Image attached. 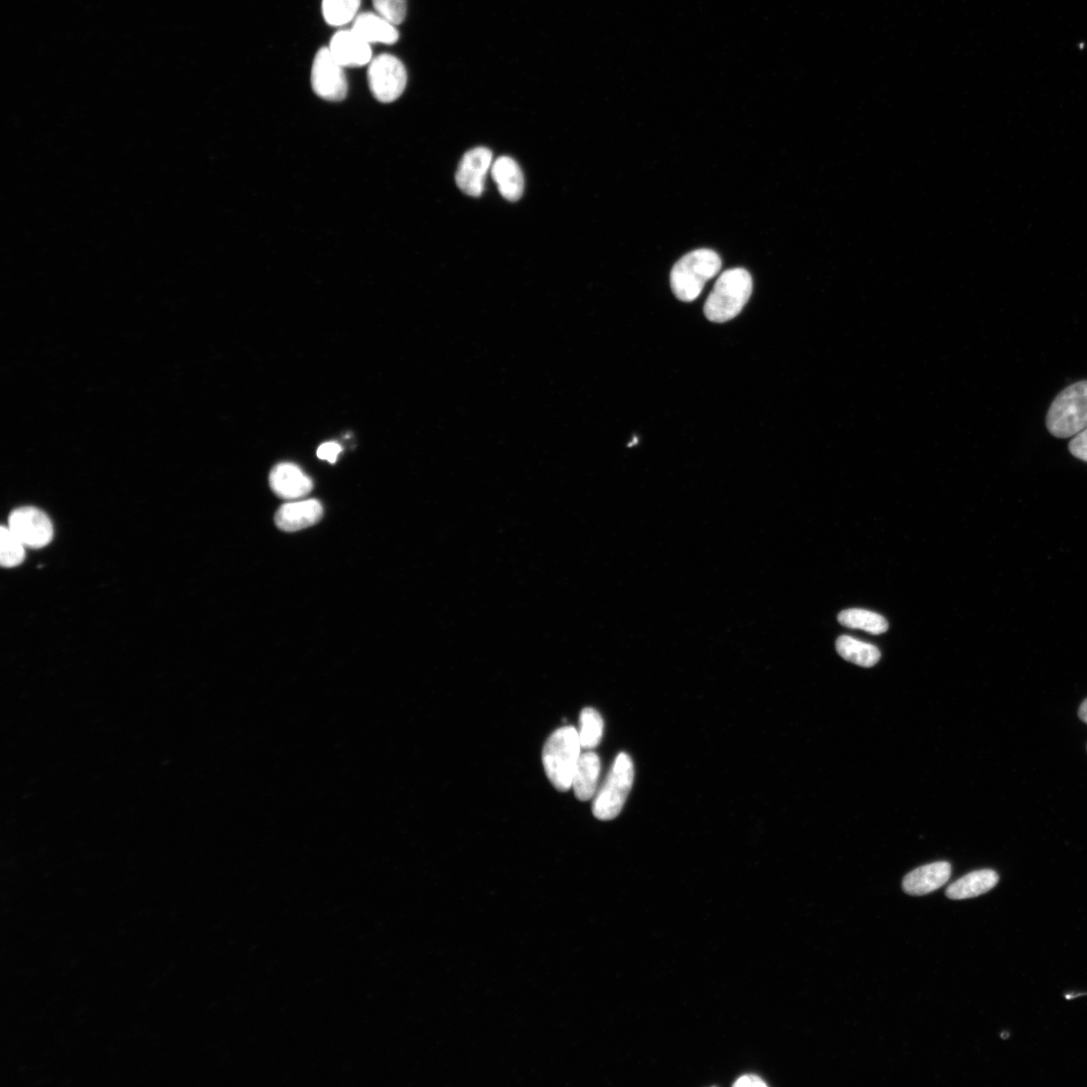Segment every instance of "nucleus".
Returning a JSON list of instances; mask_svg holds the SVG:
<instances>
[{
	"mask_svg": "<svg viewBox=\"0 0 1087 1087\" xmlns=\"http://www.w3.org/2000/svg\"><path fill=\"white\" fill-rule=\"evenodd\" d=\"M635 780L634 762L627 753H619L604 784L595 795L593 815L600 821L615 819L623 811Z\"/></svg>",
	"mask_w": 1087,
	"mask_h": 1087,
	"instance_id": "nucleus-4",
	"label": "nucleus"
},
{
	"mask_svg": "<svg viewBox=\"0 0 1087 1087\" xmlns=\"http://www.w3.org/2000/svg\"><path fill=\"white\" fill-rule=\"evenodd\" d=\"M1069 451L1074 457L1087 462V427L1073 436Z\"/></svg>",
	"mask_w": 1087,
	"mask_h": 1087,
	"instance_id": "nucleus-24",
	"label": "nucleus"
},
{
	"mask_svg": "<svg viewBox=\"0 0 1087 1087\" xmlns=\"http://www.w3.org/2000/svg\"><path fill=\"white\" fill-rule=\"evenodd\" d=\"M752 288V277L747 270L734 268L723 272L705 303L706 318L719 324L733 320L748 302Z\"/></svg>",
	"mask_w": 1087,
	"mask_h": 1087,
	"instance_id": "nucleus-1",
	"label": "nucleus"
},
{
	"mask_svg": "<svg viewBox=\"0 0 1087 1087\" xmlns=\"http://www.w3.org/2000/svg\"><path fill=\"white\" fill-rule=\"evenodd\" d=\"M836 649L843 659L864 668L874 667L881 658L876 647L847 636L837 640Z\"/></svg>",
	"mask_w": 1087,
	"mask_h": 1087,
	"instance_id": "nucleus-19",
	"label": "nucleus"
},
{
	"mask_svg": "<svg viewBox=\"0 0 1087 1087\" xmlns=\"http://www.w3.org/2000/svg\"><path fill=\"white\" fill-rule=\"evenodd\" d=\"M493 164V152L489 148L477 147L465 153L455 176L459 190L474 198L481 197Z\"/></svg>",
	"mask_w": 1087,
	"mask_h": 1087,
	"instance_id": "nucleus-8",
	"label": "nucleus"
},
{
	"mask_svg": "<svg viewBox=\"0 0 1087 1087\" xmlns=\"http://www.w3.org/2000/svg\"><path fill=\"white\" fill-rule=\"evenodd\" d=\"M734 1086H737V1087H747V1086L759 1087V1086H767V1084H766L765 1081L762 1080V1078H760L759 1076H757L755 1074H746V1075H743V1076L739 1077L736 1080V1082L734 1083Z\"/></svg>",
	"mask_w": 1087,
	"mask_h": 1087,
	"instance_id": "nucleus-26",
	"label": "nucleus"
},
{
	"mask_svg": "<svg viewBox=\"0 0 1087 1087\" xmlns=\"http://www.w3.org/2000/svg\"><path fill=\"white\" fill-rule=\"evenodd\" d=\"M378 15L394 26L401 25L407 15V0H373Z\"/></svg>",
	"mask_w": 1087,
	"mask_h": 1087,
	"instance_id": "nucleus-23",
	"label": "nucleus"
},
{
	"mask_svg": "<svg viewBox=\"0 0 1087 1087\" xmlns=\"http://www.w3.org/2000/svg\"><path fill=\"white\" fill-rule=\"evenodd\" d=\"M361 0H323V15L333 27H343L358 17Z\"/></svg>",
	"mask_w": 1087,
	"mask_h": 1087,
	"instance_id": "nucleus-20",
	"label": "nucleus"
},
{
	"mask_svg": "<svg viewBox=\"0 0 1087 1087\" xmlns=\"http://www.w3.org/2000/svg\"><path fill=\"white\" fill-rule=\"evenodd\" d=\"M951 875L952 866L948 862L928 864L907 874L902 886L909 895H925L947 884Z\"/></svg>",
	"mask_w": 1087,
	"mask_h": 1087,
	"instance_id": "nucleus-13",
	"label": "nucleus"
},
{
	"mask_svg": "<svg viewBox=\"0 0 1087 1087\" xmlns=\"http://www.w3.org/2000/svg\"><path fill=\"white\" fill-rule=\"evenodd\" d=\"M368 82L372 94L378 101L392 103L405 91L407 71L398 58L383 54L371 61Z\"/></svg>",
	"mask_w": 1087,
	"mask_h": 1087,
	"instance_id": "nucleus-6",
	"label": "nucleus"
},
{
	"mask_svg": "<svg viewBox=\"0 0 1087 1087\" xmlns=\"http://www.w3.org/2000/svg\"><path fill=\"white\" fill-rule=\"evenodd\" d=\"M600 771V758L595 752L587 750L581 754L572 781V789L579 801L586 802L596 795Z\"/></svg>",
	"mask_w": 1087,
	"mask_h": 1087,
	"instance_id": "nucleus-14",
	"label": "nucleus"
},
{
	"mask_svg": "<svg viewBox=\"0 0 1087 1087\" xmlns=\"http://www.w3.org/2000/svg\"><path fill=\"white\" fill-rule=\"evenodd\" d=\"M999 882V875L990 869L967 874L947 889L950 899L962 900L980 896L989 892Z\"/></svg>",
	"mask_w": 1087,
	"mask_h": 1087,
	"instance_id": "nucleus-17",
	"label": "nucleus"
},
{
	"mask_svg": "<svg viewBox=\"0 0 1087 1087\" xmlns=\"http://www.w3.org/2000/svg\"><path fill=\"white\" fill-rule=\"evenodd\" d=\"M1046 426L1057 438L1073 437L1087 427V380L1057 395L1047 413Z\"/></svg>",
	"mask_w": 1087,
	"mask_h": 1087,
	"instance_id": "nucleus-5",
	"label": "nucleus"
},
{
	"mask_svg": "<svg viewBox=\"0 0 1087 1087\" xmlns=\"http://www.w3.org/2000/svg\"><path fill=\"white\" fill-rule=\"evenodd\" d=\"M329 49L344 68H359L372 61L371 45L352 29L338 32L332 38Z\"/></svg>",
	"mask_w": 1087,
	"mask_h": 1087,
	"instance_id": "nucleus-11",
	"label": "nucleus"
},
{
	"mask_svg": "<svg viewBox=\"0 0 1087 1087\" xmlns=\"http://www.w3.org/2000/svg\"><path fill=\"white\" fill-rule=\"evenodd\" d=\"M342 451L343 448L339 443L326 442L319 447L317 454L322 460L335 463Z\"/></svg>",
	"mask_w": 1087,
	"mask_h": 1087,
	"instance_id": "nucleus-25",
	"label": "nucleus"
},
{
	"mask_svg": "<svg viewBox=\"0 0 1087 1087\" xmlns=\"http://www.w3.org/2000/svg\"><path fill=\"white\" fill-rule=\"evenodd\" d=\"M578 730L564 726L556 730L543 749V764L549 781L560 792L572 788L573 776L581 757Z\"/></svg>",
	"mask_w": 1087,
	"mask_h": 1087,
	"instance_id": "nucleus-2",
	"label": "nucleus"
},
{
	"mask_svg": "<svg viewBox=\"0 0 1087 1087\" xmlns=\"http://www.w3.org/2000/svg\"><path fill=\"white\" fill-rule=\"evenodd\" d=\"M323 514V506L317 500L291 502L280 507L275 523L282 531L296 532L316 525Z\"/></svg>",
	"mask_w": 1087,
	"mask_h": 1087,
	"instance_id": "nucleus-12",
	"label": "nucleus"
},
{
	"mask_svg": "<svg viewBox=\"0 0 1087 1087\" xmlns=\"http://www.w3.org/2000/svg\"><path fill=\"white\" fill-rule=\"evenodd\" d=\"M314 92L329 102H341L348 95V81L344 67L334 58L329 48H322L312 69Z\"/></svg>",
	"mask_w": 1087,
	"mask_h": 1087,
	"instance_id": "nucleus-7",
	"label": "nucleus"
},
{
	"mask_svg": "<svg viewBox=\"0 0 1087 1087\" xmlns=\"http://www.w3.org/2000/svg\"><path fill=\"white\" fill-rule=\"evenodd\" d=\"M274 494L284 500H298L312 492L314 483L297 465L280 463L272 470L269 478Z\"/></svg>",
	"mask_w": 1087,
	"mask_h": 1087,
	"instance_id": "nucleus-10",
	"label": "nucleus"
},
{
	"mask_svg": "<svg viewBox=\"0 0 1087 1087\" xmlns=\"http://www.w3.org/2000/svg\"><path fill=\"white\" fill-rule=\"evenodd\" d=\"M9 528L26 547H45L54 536L50 518L43 511L33 507L14 511L9 520Z\"/></svg>",
	"mask_w": 1087,
	"mask_h": 1087,
	"instance_id": "nucleus-9",
	"label": "nucleus"
},
{
	"mask_svg": "<svg viewBox=\"0 0 1087 1087\" xmlns=\"http://www.w3.org/2000/svg\"><path fill=\"white\" fill-rule=\"evenodd\" d=\"M491 173L501 195L506 200L517 202L522 198L525 180L516 161L509 157H502L494 162Z\"/></svg>",
	"mask_w": 1087,
	"mask_h": 1087,
	"instance_id": "nucleus-15",
	"label": "nucleus"
},
{
	"mask_svg": "<svg viewBox=\"0 0 1087 1087\" xmlns=\"http://www.w3.org/2000/svg\"><path fill=\"white\" fill-rule=\"evenodd\" d=\"M721 266V258L713 250L698 249L688 253L672 269L670 280L674 294L685 302L697 299Z\"/></svg>",
	"mask_w": 1087,
	"mask_h": 1087,
	"instance_id": "nucleus-3",
	"label": "nucleus"
},
{
	"mask_svg": "<svg viewBox=\"0 0 1087 1087\" xmlns=\"http://www.w3.org/2000/svg\"><path fill=\"white\" fill-rule=\"evenodd\" d=\"M1079 718L1087 724V699L1083 701L1078 711Z\"/></svg>",
	"mask_w": 1087,
	"mask_h": 1087,
	"instance_id": "nucleus-27",
	"label": "nucleus"
},
{
	"mask_svg": "<svg viewBox=\"0 0 1087 1087\" xmlns=\"http://www.w3.org/2000/svg\"><path fill=\"white\" fill-rule=\"evenodd\" d=\"M579 723L578 735L582 748H596L603 737L604 722L601 715L593 708H585L580 714Z\"/></svg>",
	"mask_w": 1087,
	"mask_h": 1087,
	"instance_id": "nucleus-21",
	"label": "nucleus"
},
{
	"mask_svg": "<svg viewBox=\"0 0 1087 1087\" xmlns=\"http://www.w3.org/2000/svg\"><path fill=\"white\" fill-rule=\"evenodd\" d=\"M839 623L849 629L862 630L872 635L888 631L887 620L880 614L864 609H847L838 616Z\"/></svg>",
	"mask_w": 1087,
	"mask_h": 1087,
	"instance_id": "nucleus-18",
	"label": "nucleus"
},
{
	"mask_svg": "<svg viewBox=\"0 0 1087 1087\" xmlns=\"http://www.w3.org/2000/svg\"><path fill=\"white\" fill-rule=\"evenodd\" d=\"M0 562L7 568H13L20 565L25 560V544L10 530L9 527H3L0 531Z\"/></svg>",
	"mask_w": 1087,
	"mask_h": 1087,
	"instance_id": "nucleus-22",
	"label": "nucleus"
},
{
	"mask_svg": "<svg viewBox=\"0 0 1087 1087\" xmlns=\"http://www.w3.org/2000/svg\"><path fill=\"white\" fill-rule=\"evenodd\" d=\"M352 30L367 43L393 45L399 40L396 26L378 14L358 15Z\"/></svg>",
	"mask_w": 1087,
	"mask_h": 1087,
	"instance_id": "nucleus-16",
	"label": "nucleus"
}]
</instances>
